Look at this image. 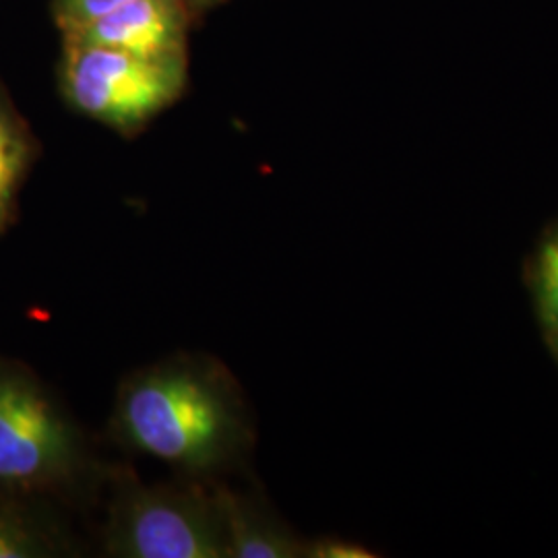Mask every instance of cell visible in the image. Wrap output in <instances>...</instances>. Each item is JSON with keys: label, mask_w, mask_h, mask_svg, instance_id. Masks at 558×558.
Returning a JSON list of instances; mask_svg holds the SVG:
<instances>
[{"label": "cell", "mask_w": 558, "mask_h": 558, "mask_svg": "<svg viewBox=\"0 0 558 558\" xmlns=\"http://www.w3.org/2000/svg\"><path fill=\"white\" fill-rule=\"evenodd\" d=\"M101 550L114 558H226L216 482H145L112 465Z\"/></svg>", "instance_id": "cell-3"}, {"label": "cell", "mask_w": 558, "mask_h": 558, "mask_svg": "<svg viewBox=\"0 0 558 558\" xmlns=\"http://www.w3.org/2000/svg\"><path fill=\"white\" fill-rule=\"evenodd\" d=\"M29 161V137L9 104L0 98V234L13 220L17 193Z\"/></svg>", "instance_id": "cell-7"}, {"label": "cell", "mask_w": 558, "mask_h": 558, "mask_svg": "<svg viewBox=\"0 0 558 558\" xmlns=\"http://www.w3.org/2000/svg\"><path fill=\"white\" fill-rule=\"evenodd\" d=\"M186 57H140L64 38L60 89L83 117L131 137L184 94Z\"/></svg>", "instance_id": "cell-4"}, {"label": "cell", "mask_w": 558, "mask_h": 558, "mask_svg": "<svg viewBox=\"0 0 558 558\" xmlns=\"http://www.w3.org/2000/svg\"><path fill=\"white\" fill-rule=\"evenodd\" d=\"M60 544L13 509H0V558L48 557L60 553Z\"/></svg>", "instance_id": "cell-8"}, {"label": "cell", "mask_w": 558, "mask_h": 558, "mask_svg": "<svg viewBox=\"0 0 558 558\" xmlns=\"http://www.w3.org/2000/svg\"><path fill=\"white\" fill-rule=\"evenodd\" d=\"M304 557L308 558H373L375 553L368 548L345 542L339 538H320L315 542H306L304 546Z\"/></svg>", "instance_id": "cell-11"}, {"label": "cell", "mask_w": 558, "mask_h": 558, "mask_svg": "<svg viewBox=\"0 0 558 558\" xmlns=\"http://www.w3.org/2000/svg\"><path fill=\"white\" fill-rule=\"evenodd\" d=\"M108 439L180 478L220 482L248 470L257 426L242 385L221 360L179 352L120 380Z\"/></svg>", "instance_id": "cell-1"}, {"label": "cell", "mask_w": 558, "mask_h": 558, "mask_svg": "<svg viewBox=\"0 0 558 558\" xmlns=\"http://www.w3.org/2000/svg\"><path fill=\"white\" fill-rule=\"evenodd\" d=\"M110 472L92 437L40 380L0 362V488L94 502Z\"/></svg>", "instance_id": "cell-2"}, {"label": "cell", "mask_w": 558, "mask_h": 558, "mask_svg": "<svg viewBox=\"0 0 558 558\" xmlns=\"http://www.w3.org/2000/svg\"><path fill=\"white\" fill-rule=\"evenodd\" d=\"M557 336H558V333H557Z\"/></svg>", "instance_id": "cell-13"}, {"label": "cell", "mask_w": 558, "mask_h": 558, "mask_svg": "<svg viewBox=\"0 0 558 558\" xmlns=\"http://www.w3.org/2000/svg\"><path fill=\"white\" fill-rule=\"evenodd\" d=\"M131 0H57V23L62 34L106 17Z\"/></svg>", "instance_id": "cell-10"}, {"label": "cell", "mask_w": 558, "mask_h": 558, "mask_svg": "<svg viewBox=\"0 0 558 558\" xmlns=\"http://www.w3.org/2000/svg\"><path fill=\"white\" fill-rule=\"evenodd\" d=\"M226 558L304 557L306 542L274 515L257 490H240L230 480L216 482Z\"/></svg>", "instance_id": "cell-6"}, {"label": "cell", "mask_w": 558, "mask_h": 558, "mask_svg": "<svg viewBox=\"0 0 558 558\" xmlns=\"http://www.w3.org/2000/svg\"><path fill=\"white\" fill-rule=\"evenodd\" d=\"M189 11L184 0H131L62 38L140 57H186Z\"/></svg>", "instance_id": "cell-5"}, {"label": "cell", "mask_w": 558, "mask_h": 558, "mask_svg": "<svg viewBox=\"0 0 558 558\" xmlns=\"http://www.w3.org/2000/svg\"><path fill=\"white\" fill-rule=\"evenodd\" d=\"M538 306L544 325L558 333V230L544 242L538 260Z\"/></svg>", "instance_id": "cell-9"}, {"label": "cell", "mask_w": 558, "mask_h": 558, "mask_svg": "<svg viewBox=\"0 0 558 558\" xmlns=\"http://www.w3.org/2000/svg\"><path fill=\"white\" fill-rule=\"evenodd\" d=\"M186 4H189V9L191 7H207V4H211V2H216V0H184Z\"/></svg>", "instance_id": "cell-12"}]
</instances>
